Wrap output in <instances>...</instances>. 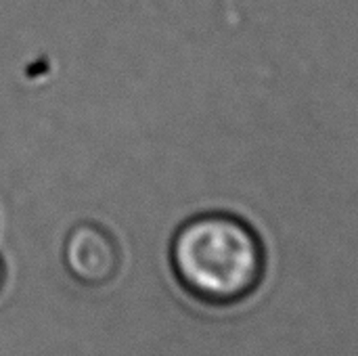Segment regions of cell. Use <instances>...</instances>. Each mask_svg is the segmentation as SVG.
<instances>
[{"instance_id":"6da1fadb","label":"cell","mask_w":358,"mask_h":356,"mask_svg":"<svg viewBox=\"0 0 358 356\" xmlns=\"http://www.w3.org/2000/svg\"><path fill=\"white\" fill-rule=\"evenodd\" d=\"M170 266L178 285L199 304L231 308L258 292L266 248L258 231L227 212L193 216L174 233Z\"/></svg>"},{"instance_id":"7a4b0ae2","label":"cell","mask_w":358,"mask_h":356,"mask_svg":"<svg viewBox=\"0 0 358 356\" xmlns=\"http://www.w3.org/2000/svg\"><path fill=\"white\" fill-rule=\"evenodd\" d=\"M65 271L86 287L111 283L120 271V250L113 237L96 225H78L63 243Z\"/></svg>"},{"instance_id":"3957f363","label":"cell","mask_w":358,"mask_h":356,"mask_svg":"<svg viewBox=\"0 0 358 356\" xmlns=\"http://www.w3.org/2000/svg\"><path fill=\"white\" fill-rule=\"evenodd\" d=\"M4 279H6V273H4V262L0 260V292L4 287Z\"/></svg>"}]
</instances>
